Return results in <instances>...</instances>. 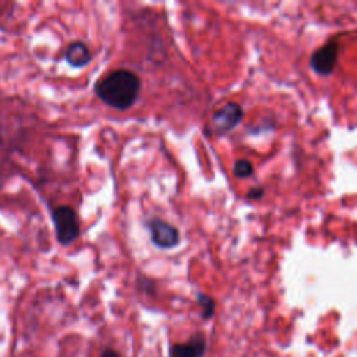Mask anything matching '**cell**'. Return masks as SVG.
Returning <instances> with one entry per match:
<instances>
[{
	"mask_svg": "<svg viewBox=\"0 0 357 357\" xmlns=\"http://www.w3.org/2000/svg\"><path fill=\"white\" fill-rule=\"evenodd\" d=\"M141 81L130 70H114L96 81L93 91L96 96L107 106L126 110L131 107L139 93Z\"/></svg>",
	"mask_w": 357,
	"mask_h": 357,
	"instance_id": "obj_1",
	"label": "cell"
},
{
	"mask_svg": "<svg viewBox=\"0 0 357 357\" xmlns=\"http://www.w3.org/2000/svg\"><path fill=\"white\" fill-rule=\"evenodd\" d=\"M52 222L54 226L56 238L60 244L68 245L79 237L81 227L75 211L71 206L61 205L52 212Z\"/></svg>",
	"mask_w": 357,
	"mask_h": 357,
	"instance_id": "obj_2",
	"label": "cell"
},
{
	"mask_svg": "<svg viewBox=\"0 0 357 357\" xmlns=\"http://www.w3.org/2000/svg\"><path fill=\"white\" fill-rule=\"evenodd\" d=\"M148 227L152 243L160 248H172L180 241L178 230L165 220L152 219L148 222Z\"/></svg>",
	"mask_w": 357,
	"mask_h": 357,
	"instance_id": "obj_3",
	"label": "cell"
},
{
	"mask_svg": "<svg viewBox=\"0 0 357 357\" xmlns=\"http://www.w3.org/2000/svg\"><path fill=\"white\" fill-rule=\"evenodd\" d=\"M243 119V110L241 107L234 103L229 102L219 110H216L212 116V124L215 127V131L219 134H223L231 128H234Z\"/></svg>",
	"mask_w": 357,
	"mask_h": 357,
	"instance_id": "obj_4",
	"label": "cell"
},
{
	"mask_svg": "<svg viewBox=\"0 0 357 357\" xmlns=\"http://www.w3.org/2000/svg\"><path fill=\"white\" fill-rule=\"evenodd\" d=\"M337 52L339 45L336 42H328L322 47L315 50L311 57V67L314 68V71L322 75L331 74L337 61Z\"/></svg>",
	"mask_w": 357,
	"mask_h": 357,
	"instance_id": "obj_5",
	"label": "cell"
},
{
	"mask_svg": "<svg viewBox=\"0 0 357 357\" xmlns=\"http://www.w3.org/2000/svg\"><path fill=\"white\" fill-rule=\"evenodd\" d=\"M206 350V340L202 335L190 337L185 343L173 344L169 350V357H202Z\"/></svg>",
	"mask_w": 357,
	"mask_h": 357,
	"instance_id": "obj_6",
	"label": "cell"
},
{
	"mask_svg": "<svg viewBox=\"0 0 357 357\" xmlns=\"http://www.w3.org/2000/svg\"><path fill=\"white\" fill-rule=\"evenodd\" d=\"M64 57H66V61L71 67L79 68V67L86 66L92 60V53L84 42L74 40L67 46V49L64 52Z\"/></svg>",
	"mask_w": 357,
	"mask_h": 357,
	"instance_id": "obj_7",
	"label": "cell"
},
{
	"mask_svg": "<svg viewBox=\"0 0 357 357\" xmlns=\"http://www.w3.org/2000/svg\"><path fill=\"white\" fill-rule=\"evenodd\" d=\"M233 172H234L236 177L244 178V177H248L250 174H252L254 169H252V165H251L247 159H240V160H237V162L234 163Z\"/></svg>",
	"mask_w": 357,
	"mask_h": 357,
	"instance_id": "obj_8",
	"label": "cell"
},
{
	"mask_svg": "<svg viewBox=\"0 0 357 357\" xmlns=\"http://www.w3.org/2000/svg\"><path fill=\"white\" fill-rule=\"evenodd\" d=\"M198 303L202 308V317L204 318H211L213 315L215 311V303L211 297L204 296V294H198Z\"/></svg>",
	"mask_w": 357,
	"mask_h": 357,
	"instance_id": "obj_9",
	"label": "cell"
},
{
	"mask_svg": "<svg viewBox=\"0 0 357 357\" xmlns=\"http://www.w3.org/2000/svg\"><path fill=\"white\" fill-rule=\"evenodd\" d=\"M100 357H121V356L113 349H105L103 353L100 354Z\"/></svg>",
	"mask_w": 357,
	"mask_h": 357,
	"instance_id": "obj_10",
	"label": "cell"
}]
</instances>
